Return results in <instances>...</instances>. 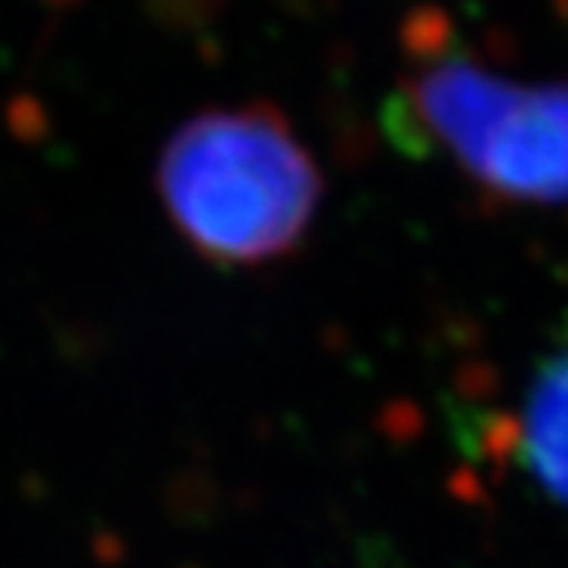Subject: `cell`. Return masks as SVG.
Masks as SVG:
<instances>
[{"label":"cell","instance_id":"cell-1","mask_svg":"<svg viewBox=\"0 0 568 568\" xmlns=\"http://www.w3.org/2000/svg\"><path fill=\"white\" fill-rule=\"evenodd\" d=\"M158 192L189 247L254 267L305 240L322 175L288 120L251 103L185 120L158 158Z\"/></svg>","mask_w":568,"mask_h":568},{"label":"cell","instance_id":"cell-2","mask_svg":"<svg viewBox=\"0 0 568 568\" xmlns=\"http://www.w3.org/2000/svg\"><path fill=\"white\" fill-rule=\"evenodd\" d=\"M394 148L442 151L483 192L568 206V87L520 83L463 49L425 52L384 106Z\"/></svg>","mask_w":568,"mask_h":568},{"label":"cell","instance_id":"cell-3","mask_svg":"<svg viewBox=\"0 0 568 568\" xmlns=\"http://www.w3.org/2000/svg\"><path fill=\"white\" fill-rule=\"evenodd\" d=\"M510 456L541 497L568 510V315L524 387Z\"/></svg>","mask_w":568,"mask_h":568}]
</instances>
